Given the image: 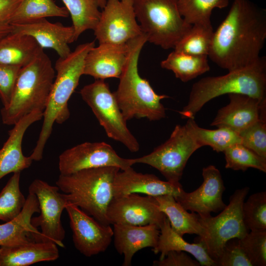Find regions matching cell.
Wrapping results in <instances>:
<instances>
[{
    "label": "cell",
    "mask_w": 266,
    "mask_h": 266,
    "mask_svg": "<svg viewBox=\"0 0 266 266\" xmlns=\"http://www.w3.org/2000/svg\"><path fill=\"white\" fill-rule=\"evenodd\" d=\"M266 39V10L250 0H234L214 31L208 57L228 71L255 63Z\"/></svg>",
    "instance_id": "1"
},
{
    "label": "cell",
    "mask_w": 266,
    "mask_h": 266,
    "mask_svg": "<svg viewBox=\"0 0 266 266\" xmlns=\"http://www.w3.org/2000/svg\"><path fill=\"white\" fill-rule=\"evenodd\" d=\"M147 41L146 36L143 33L127 42L128 59L119 77L117 89L113 93L127 121L133 118L155 121L166 116V108L161 100L169 97L157 94L149 81L142 78L138 72L139 56Z\"/></svg>",
    "instance_id": "2"
},
{
    "label": "cell",
    "mask_w": 266,
    "mask_h": 266,
    "mask_svg": "<svg viewBox=\"0 0 266 266\" xmlns=\"http://www.w3.org/2000/svg\"><path fill=\"white\" fill-rule=\"evenodd\" d=\"M95 46V41L80 44L67 57H59L57 60L55 66L57 73L43 112L42 126L36 145L30 156L33 161L42 159L54 124H62L69 117L68 100L83 74L86 56Z\"/></svg>",
    "instance_id": "3"
},
{
    "label": "cell",
    "mask_w": 266,
    "mask_h": 266,
    "mask_svg": "<svg viewBox=\"0 0 266 266\" xmlns=\"http://www.w3.org/2000/svg\"><path fill=\"white\" fill-rule=\"evenodd\" d=\"M266 58L260 57L246 67L224 75L205 77L195 83L188 103L179 113L182 118L194 119L205 103L220 96L240 94L262 100L266 99Z\"/></svg>",
    "instance_id": "4"
},
{
    "label": "cell",
    "mask_w": 266,
    "mask_h": 266,
    "mask_svg": "<svg viewBox=\"0 0 266 266\" xmlns=\"http://www.w3.org/2000/svg\"><path fill=\"white\" fill-rule=\"evenodd\" d=\"M55 76L51 61L43 50L21 68L10 102L1 109L2 123L14 125L31 112H44Z\"/></svg>",
    "instance_id": "5"
},
{
    "label": "cell",
    "mask_w": 266,
    "mask_h": 266,
    "mask_svg": "<svg viewBox=\"0 0 266 266\" xmlns=\"http://www.w3.org/2000/svg\"><path fill=\"white\" fill-rule=\"evenodd\" d=\"M120 170L116 166H105L60 174L56 184L66 194L68 202L101 224L110 225L107 209L113 198L114 178Z\"/></svg>",
    "instance_id": "6"
},
{
    "label": "cell",
    "mask_w": 266,
    "mask_h": 266,
    "mask_svg": "<svg viewBox=\"0 0 266 266\" xmlns=\"http://www.w3.org/2000/svg\"><path fill=\"white\" fill-rule=\"evenodd\" d=\"M133 5L147 41L164 49H174L192 27L180 15L176 0H133Z\"/></svg>",
    "instance_id": "7"
},
{
    "label": "cell",
    "mask_w": 266,
    "mask_h": 266,
    "mask_svg": "<svg viewBox=\"0 0 266 266\" xmlns=\"http://www.w3.org/2000/svg\"><path fill=\"white\" fill-rule=\"evenodd\" d=\"M80 94L109 138L120 142L132 152L139 150V143L127 127L114 93L104 80L96 79L84 86Z\"/></svg>",
    "instance_id": "8"
},
{
    "label": "cell",
    "mask_w": 266,
    "mask_h": 266,
    "mask_svg": "<svg viewBox=\"0 0 266 266\" xmlns=\"http://www.w3.org/2000/svg\"><path fill=\"white\" fill-rule=\"evenodd\" d=\"M249 191L248 187L236 190L230 198L229 204L217 216H199L204 234L198 242L202 243L215 262L228 240L242 238L249 232L244 226L242 216V205Z\"/></svg>",
    "instance_id": "9"
},
{
    "label": "cell",
    "mask_w": 266,
    "mask_h": 266,
    "mask_svg": "<svg viewBox=\"0 0 266 266\" xmlns=\"http://www.w3.org/2000/svg\"><path fill=\"white\" fill-rule=\"evenodd\" d=\"M200 147L186 124L177 125L166 141L150 153L133 160L134 164L154 167L167 181L178 184L189 159Z\"/></svg>",
    "instance_id": "10"
},
{
    "label": "cell",
    "mask_w": 266,
    "mask_h": 266,
    "mask_svg": "<svg viewBox=\"0 0 266 266\" xmlns=\"http://www.w3.org/2000/svg\"><path fill=\"white\" fill-rule=\"evenodd\" d=\"M59 188L42 180H34L29 187V193L34 194L38 200L40 215L32 218V224L40 227L43 241H51L61 247L66 232L61 222V215L68 203L65 193Z\"/></svg>",
    "instance_id": "11"
},
{
    "label": "cell",
    "mask_w": 266,
    "mask_h": 266,
    "mask_svg": "<svg viewBox=\"0 0 266 266\" xmlns=\"http://www.w3.org/2000/svg\"><path fill=\"white\" fill-rule=\"evenodd\" d=\"M94 30L99 44H123L141 35L133 0H106Z\"/></svg>",
    "instance_id": "12"
},
{
    "label": "cell",
    "mask_w": 266,
    "mask_h": 266,
    "mask_svg": "<svg viewBox=\"0 0 266 266\" xmlns=\"http://www.w3.org/2000/svg\"><path fill=\"white\" fill-rule=\"evenodd\" d=\"M133 165V159L122 158L110 144L104 142L82 143L66 150L59 158V169L62 175L105 166H116L125 170Z\"/></svg>",
    "instance_id": "13"
},
{
    "label": "cell",
    "mask_w": 266,
    "mask_h": 266,
    "mask_svg": "<svg viewBox=\"0 0 266 266\" xmlns=\"http://www.w3.org/2000/svg\"><path fill=\"white\" fill-rule=\"evenodd\" d=\"M109 224L144 226L159 228L166 216L159 208L154 197L130 194L113 197L107 209Z\"/></svg>",
    "instance_id": "14"
},
{
    "label": "cell",
    "mask_w": 266,
    "mask_h": 266,
    "mask_svg": "<svg viewBox=\"0 0 266 266\" xmlns=\"http://www.w3.org/2000/svg\"><path fill=\"white\" fill-rule=\"evenodd\" d=\"M65 209L68 215L76 249L88 257L106 251L113 236V229L110 225L101 224L77 206L69 202Z\"/></svg>",
    "instance_id": "15"
},
{
    "label": "cell",
    "mask_w": 266,
    "mask_h": 266,
    "mask_svg": "<svg viewBox=\"0 0 266 266\" xmlns=\"http://www.w3.org/2000/svg\"><path fill=\"white\" fill-rule=\"evenodd\" d=\"M202 175L203 181L198 189L190 193L183 191L175 199L186 210L207 217L227 206L222 199L225 187L221 173L214 166L203 168Z\"/></svg>",
    "instance_id": "16"
},
{
    "label": "cell",
    "mask_w": 266,
    "mask_h": 266,
    "mask_svg": "<svg viewBox=\"0 0 266 266\" xmlns=\"http://www.w3.org/2000/svg\"><path fill=\"white\" fill-rule=\"evenodd\" d=\"M228 96L229 103L218 110L211 126L228 128L239 133L266 115V99L240 94Z\"/></svg>",
    "instance_id": "17"
},
{
    "label": "cell",
    "mask_w": 266,
    "mask_h": 266,
    "mask_svg": "<svg viewBox=\"0 0 266 266\" xmlns=\"http://www.w3.org/2000/svg\"><path fill=\"white\" fill-rule=\"evenodd\" d=\"M184 191L181 184L160 179L152 174L135 171L132 166L116 173L113 185V197L141 193L152 197L170 195L176 198Z\"/></svg>",
    "instance_id": "18"
},
{
    "label": "cell",
    "mask_w": 266,
    "mask_h": 266,
    "mask_svg": "<svg viewBox=\"0 0 266 266\" xmlns=\"http://www.w3.org/2000/svg\"><path fill=\"white\" fill-rule=\"evenodd\" d=\"M128 53L127 43H101L97 47L95 46L86 56L83 74L96 79L119 78L126 64Z\"/></svg>",
    "instance_id": "19"
},
{
    "label": "cell",
    "mask_w": 266,
    "mask_h": 266,
    "mask_svg": "<svg viewBox=\"0 0 266 266\" xmlns=\"http://www.w3.org/2000/svg\"><path fill=\"white\" fill-rule=\"evenodd\" d=\"M12 32L31 36L43 49L51 48L62 58L71 53L69 44L74 41L72 26L51 23L46 18L13 25Z\"/></svg>",
    "instance_id": "20"
},
{
    "label": "cell",
    "mask_w": 266,
    "mask_h": 266,
    "mask_svg": "<svg viewBox=\"0 0 266 266\" xmlns=\"http://www.w3.org/2000/svg\"><path fill=\"white\" fill-rule=\"evenodd\" d=\"M43 112L34 111L24 116L9 131V136L0 149V179L5 175L21 172L29 167L33 162L22 152V143L27 129L43 118Z\"/></svg>",
    "instance_id": "21"
},
{
    "label": "cell",
    "mask_w": 266,
    "mask_h": 266,
    "mask_svg": "<svg viewBox=\"0 0 266 266\" xmlns=\"http://www.w3.org/2000/svg\"><path fill=\"white\" fill-rule=\"evenodd\" d=\"M114 244L115 249L124 255L123 266H130L134 255L147 247H156L160 231L155 224L134 226L113 224Z\"/></svg>",
    "instance_id": "22"
},
{
    "label": "cell",
    "mask_w": 266,
    "mask_h": 266,
    "mask_svg": "<svg viewBox=\"0 0 266 266\" xmlns=\"http://www.w3.org/2000/svg\"><path fill=\"white\" fill-rule=\"evenodd\" d=\"M39 212L36 196L29 193L20 213L13 220L0 225V246L43 241L41 232L31 223L33 214Z\"/></svg>",
    "instance_id": "23"
},
{
    "label": "cell",
    "mask_w": 266,
    "mask_h": 266,
    "mask_svg": "<svg viewBox=\"0 0 266 266\" xmlns=\"http://www.w3.org/2000/svg\"><path fill=\"white\" fill-rule=\"evenodd\" d=\"M59 257L57 245L51 241H32L14 246H0V266H28Z\"/></svg>",
    "instance_id": "24"
},
{
    "label": "cell",
    "mask_w": 266,
    "mask_h": 266,
    "mask_svg": "<svg viewBox=\"0 0 266 266\" xmlns=\"http://www.w3.org/2000/svg\"><path fill=\"white\" fill-rule=\"evenodd\" d=\"M160 233L156 247L152 249L155 254L160 253L163 259L170 251H180L190 253L202 266H216V262L209 256L202 243H190L176 233L171 228L167 217L160 226Z\"/></svg>",
    "instance_id": "25"
},
{
    "label": "cell",
    "mask_w": 266,
    "mask_h": 266,
    "mask_svg": "<svg viewBox=\"0 0 266 266\" xmlns=\"http://www.w3.org/2000/svg\"><path fill=\"white\" fill-rule=\"evenodd\" d=\"M42 50L31 36L12 32L0 40V64L23 67Z\"/></svg>",
    "instance_id": "26"
},
{
    "label": "cell",
    "mask_w": 266,
    "mask_h": 266,
    "mask_svg": "<svg viewBox=\"0 0 266 266\" xmlns=\"http://www.w3.org/2000/svg\"><path fill=\"white\" fill-rule=\"evenodd\" d=\"M160 209L168 218L171 228L178 234H196L199 237L204 234V229L199 221V215L189 213L170 195L154 197Z\"/></svg>",
    "instance_id": "27"
},
{
    "label": "cell",
    "mask_w": 266,
    "mask_h": 266,
    "mask_svg": "<svg viewBox=\"0 0 266 266\" xmlns=\"http://www.w3.org/2000/svg\"><path fill=\"white\" fill-rule=\"evenodd\" d=\"M207 58V56L192 55L174 50L161 62V66L172 71L176 78L187 82L210 70Z\"/></svg>",
    "instance_id": "28"
},
{
    "label": "cell",
    "mask_w": 266,
    "mask_h": 266,
    "mask_svg": "<svg viewBox=\"0 0 266 266\" xmlns=\"http://www.w3.org/2000/svg\"><path fill=\"white\" fill-rule=\"evenodd\" d=\"M66 7L57 5L53 0H22L15 10L11 23L24 24L49 17H67Z\"/></svg>",
    "instance_id": "29"
},
{
    "label": "cell",
    "mask_w": 266,
    "mask_h": 266,
    "mask_svg": "<svg viewBox=\"0 0 266 266\" xmlns=\"http://www.w3.org/2000/svg\"><path fill=\"white\" fill-rule=\"evenodd\" d=\"M71 16L76 40L85 31L94 30L101 12L97 0H62Z\"/></svg>",
    "instance_id": "30"
},
{
    "label": "cell",
    "mask_w": 266,
    "mask_h": 266,
    "mask_svg": "<svg viewBox=\"0 0 266 266\" xmlns=\"http://www.w3.org/2000/svg\"><path fill=\"white\" fill-rule=\"evenodd\" d=\"M185 124L201 147L209 146L213 150L220 152L232 145L241 143L239 134L229 128L203 129L196 124L194 118L188 119Z\"/></svg>",
    "instance_id": "31"
},
{
    "label": "cell",
    "mask_w": 266,
    "mask_h": 266,
    "mask_svg": "<svg viewBox=\"0 0 266 266\" xmlns=\"http://www.w3.org/2000/svg\"><path fill=\"white\" fill-rule=\"evenodd\" d=\"M213 33L211 24L193 25L174 49L189 55L208 57Z\"/></svg>",
    "instance_id": "32"
},
{
    "label": "cell",
    "mask_w": 266,
    "mask_h": 266,
    "mask_svg": "<svg viewBox=\"0 0 266 266\" xmlns=\"http://www.w3.org/2000/svg\"><path fill=\"white\" fill-rule=\"evenodd\" d=\"M180 15L188 24H210L213 10L223 8L229 0H176Z\"/></svg>",
    "instance_id": "33"
},
{
    "label": "cell",
    "mask_w": 266,
    "mask_h": 266,
    "mask_svg": "<svg viewBox=\"0 0 266 266\" xmlns=\"http://www.w3.org/2000/svg\"><path fill=\"white\" fill-rule=\"evenodd\" d=\"M20 172L13 173L0 193V220L8 222L21 212L26 198L20 191Z\"/></svg>",
    "instance_id": "34"
},
{
    "label": "cell",
    "mask_w": 266,
    "mask_h": 266,
    "mask_svg": "<svg viewBox=\"0 0 266 266\" xmlns=\"http://www.w3.org/2000/svg\"><path fill=\"white\" fill-rule=\"evenodd\" d=\"M223 152L226 168L244 171L249 168H254L266 172V158L259 156L241 143L232 145Z\"/></svg>",
    "instance_id": "35"
},
{
    "label": "cell",
    "mask_w": 266,
    "mask_h": 266,
    "mask_svg": "<svg viewBox=\"0 0 266 266\" xmlns=\"http://www.w3.org/2000/svg\"><path fill=\"white\" fill-rule=\"evenodd\" d=\"M242 220L248 231L266 230V192L250 195L242 207Z\"/></svg>",
    "instance_id": "36"
},
{
    "label": "cell",
    "mask_w": 266,
    "mask_h": 266,
    "mask_svg": "<svg viewBox=\"0 0 266 266\" xmlns=\"http://www.w3.org/2000/svg\"><path fill=\"white\" fill-rule=\"evenodd\" d=\"M238 239L253 266H266V230L250 231Z\"/></svg>",
    "instance_id": "37"
},
{
    "label": "cell",
    "mask_w": 266,
    "mask_h": 266,
    "mask_svg": "<svg viewBox=\"0 0 266 266\" xmlns=\"http://www.w3.org/2000/svg\"><path fill=\"white\" fill-rule=\"evenodd\" d=\"M238 134L241 144L266 158V120L260 119Z\"/></svg>",
    "instance_id": "38"
},
{
    "label": "cell",
    "mask_w": 266,
    "mask_h": 266,
    "mask_svg": "<svg viewBox=\"0 0 266 266\" xmlns=\"http://www.w3.org/2000/svg\"><path fill=\"white\" fill-rule=\"evenodd\" d=\"M216 263L217 266H253L236 238L226 243Z\"/></svg>",
    "instance_id": "39"
},
{
    "label": "cell",
    "mask_w": 266,
    "mask_h": 266,
    "mask_svg": "<svg viewBox=\"0 0 266 266\" xmlns=\"http://www.w3.org/2000/svg\"><path fill=\"white\" fill-rule=\"evenodd\" d=\"M22 67L0 64V98L5 107L9 104L14 88Z\"/></svg>",
    "instance_id": "40"
},
{
    "label": "cell",
    "mask_w": 266,
    "mask_h": 266,
    "mask_svg": "<svg viewBox=\"0 0 266 266\" xmlns=\"http://www.w3.org/2000/svg\"><path fill=\"white\" fill-rule=\"evenodd\" d=\"M22 0H0V40L12 32L11 20Z\"/></svg>",
    "instance_id": "41"
},
{
    "label": "cell",
    "mask_w": 266,
    "mask_h": 266,
    "mask_svg": "<svg viewBox=\"0 0 266 266\" xmlns=\"http://www.w3.org/2000/svg\"><path fill=\"white\" fill-rule=\"evenodd\" d=\"M154 266H200L197 260H194L185 252L180 251H169L162 260H155Z\"/></svg>",
    "instance_id": "42"
},
{
    "label": "cell",
    "mask_w": 266,
    "mask_h": 266,
    "mask_svg": "<svg viewBox=\"0 0 266 266\" xmlns=\"http://www.w3.org/2000/svg\"><path fill=\"white\" fill-rule=\"evenodd\" d=\"M99 6L100 8H103L106 2V0H97Z\"/></svg>",
    "instance_id": "43"
}]
</instances>
